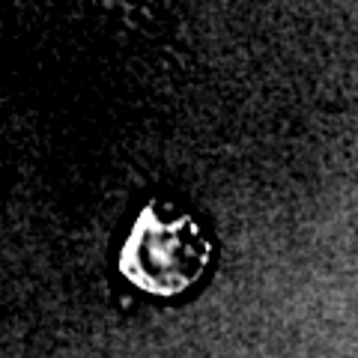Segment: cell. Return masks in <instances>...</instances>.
<instances>
[{
  "label": "cell",
  "mask_w": 358,
  "mask_h": 358,
  "mask_svg": "<svg viewBox=\"0 0 358 358\" xmlns=\"http://www.w3.org/2000/svg\"><path fill=\"white\" fill-rule=\"evenodd\" d=\"M209 263V242L192 218L159 221L143 209L122 248V272L155 296H176L192 287Z\"/></svg>",
  "instance_id": "obj_1"
}]
</instances>
